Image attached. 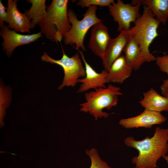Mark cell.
Listing matches in <instances>:
<instances>
[{
  "label": "cell",
  "mask_w": 168,
  "mask_h": 168,
  "mask_svg": "<svg viewBox=\"0 0 168 168\" xmlns=\"http://www.w3.org/2000/svg\"><path fill=\"white\" fill-rule=\"evenodd\" d=\"M31 4L28 10L25 12L31 21V29L34 28L46 15L45 0H29L27 1Z\"/></svg>",
  "instance_id": "18"
},
{
  "label": "cell",
  "mask_w": 168,
  "mask_h": 168,
  "mask_svg": "<svg viewBox=\"0 0 168 168\" xmlns=\"http://www.w3.org/2000/svg\"><path fill=\"white\" fill-rule=\"evenodd\" d=\"M119 87L109 84L106 88H98L86 93V102L79 105L80 111L89 113L96 120L99 118H107L109 114L103 110H110L117 105L118 96L123 95Z\"/></svg>",
  "instance_id": "4"
},
{
  "label": "cell",
  "mask_w": 168,
  "mask_h": 168,
  "mask_svg": "<svg viewBox=\"0 0 168 168\" xmlns=\"http://www.w3.org/2000/svg\"><path fill=\"white\" fill-rule=\"evenodd\" d=\"M68 0H53L46 15L39 23L41 32L48 39L60 42L71 27L68 15Z\"/></svg>",
  "instance_id": "2"
},
{
  "label": "cell",
  "mask_w": 168,
  "mask_h": 168,
  "mask_svg": "<svg viewBox=\"0 0 168 168\" xmlns=\"http://www.w3.org/2000/svg\"><path fill=\"white\" fill-rule=\"evenodd\" d=\"M17 0H8L7 11L8 15V27L16 32L30 33V20L26 13L20 12L17 8Z\"/></svg>",
  "instance_id": "13"
},
{
  "label": "cell",
  "mask_w": 168,
  "mask_h": 168,
  "mask_svg": "<svg viewBox=\"0 0 168 168\" xmlns=\"http://www.w3.org/2000/svg\"><path fill=\"white\" fill-rule=\"evenodd\" d=\"M111 39L107 28L101 21L92 27L88 47L94 54L102 59Z\"/></svg>",
  "instance_id": "11"
},
{
  "label": "cell",
  "mask_w": 168,
  "mask_h": 168,
  "mask_svg": "<svg viewBox=\"0 0 168 168\" xmlns=\"http://www.w3.org/2000/svg\"><path fill=\"white\" fill-rule=\"evenodd\" d=\"M77 50L84 63L86 76L78 79V82L81 84L77 92H83L91 89L95 90L99 88H106L105 84L107 83L106 78L108 72L104 70L100 73L97 72L87 62L83 52Z\"/></svg>",
  "instance_id": "10"
},
{
  "label": "cell",
  "mask_w": 168,
  "mask_h": 168,
  "mask_svg": "<svg viewBox=\"0 0 168 168\" xmlns=\"http://www.w3.org/2000/svg\"><path fill=\"white\" fill-rule=\"evenodd\" d=\"M114 2V0H79L76 4L82 8L91 6L108 7Z\"/></svg>",
  "instance_id": "20"
},
{
  "label": "cell",
  "mask_w": 168,
  "mask_h": 168,
  "mask_svg": "<svg viewBox=\"0 0 168 168\" xmlns=\"http://www.w3.org/2000/svg\"><path fill=\"white\" fill-rule=\"evenodd\" d=\"M160 89L162 96L168 98V79L163 81Z\"/></svg>",
  "instance_id": "23"
},
{
  "label": "cell",
  "mask_w": 168,
  "mask_h": 168,
  "mask_svg": "<svg viewBox=\"0 0 168 168\" xmlns=\"http://www.w3.org/2000/svg\"><path fill=\"white\" fill-rule=\"evenodd\" d=\"M156 64L163 72L168 75V55L165 54L162 56H158L155 60Z\"/></svg>",
  "instance_id": "21"
},
{
  "label": "cell",
  "mask_w": 168,
  "mask_h": 168,
  "mask_svg": "<svg viewBox=\"0 0 168 168\" xmlns=\"http://www.w3.org/2000/svg\"><path fill=\"white\" fill-rule=\"evenodd\" d=\"M143 95L139 103L145 109L159 112L168 111V98L160 95L153 88L143 92Z\"/></svg>",
  "instance_id": "15"
},
{
  "label": "cell",
  "mask_w": 168,
  "mask_h": 168,
  "mask_svg": "<svg viewBox=\"0 0 168 168\" xmlns=\"http://www.w3.org/2000/svg\"><path fill=\"white\" fill-rule=\"evenodd\" d=\"M116 38L111 39L103 57L102 64L104 70L108 72L113 62L121 55L131 35L128 31H121Z\"/></svg>",
  "instance_id": "12"
},
{
  "label": "cell",
  "mask_w": 168,
  "mask_h": 168,
  "mask_svg": "<svg viewBox=\"0 0 168 168\" xmlns=\"http://www.w3.org/2000/svg\"><path fill=\"white\" fill-rule=\"evenodd\" d=\"M97 9V6L88 7L81 20H78L73 10L70 8L68 10V15L71 26L64 37L65 44H75L76 47H74L77 50L81 48L83 51H85L84 40L86 34L91 27L102 21L96 15Z\"/></svg>",
  "instance_id": "5"
},
{
  "label": "cell",
  "mask_w": 168,
  "mask_h": 168,
  "mask_svg": "<svg viewBox=\"0 0 168 168\" xmlns=\"http://www.w3.org/2000/svg\"><path fill=\"white\" fill-rule=\"evenodd\" d=\"M42 34L41 32L31 35L20 34L10 29L7 25H5L0 31L3 40V48L8 57L12 56L17 47L35 41L42 36Z\"/></svg>",
  "instance_id": "8"
},
{
  "label": "cell",
  "mask_w": 168,
  "mask_h": 168,
  "mask_svg": "<svg viewBox=\"0 0 168 168\" xmlns=\"http://www.w3.org/2000/svg\"><path fill=\"white\" fill-rule=\"evenodd\" d=\"M123 51L127 64L135 71L138 70L144 61L139 45L131 35Z\"/></svg>",
  "instance_id": "16"
},
{
  "label": "cell",
  "mask_w": 168,
  "mask_h": 168,
  "mask_svg": "<svg viewBox=\"0 0 168 168\" xmlns=\"http://www.w3.org/2000/svg\"><path fill=\"white\" fill-rule=\"evenodd\" d=\"M7 7H5L0 0V26L2 29L5 25L4 22L8 23V15L7 11H6Z\"/></svg>",
  "instance_id": "22"
},
{
  "label": "cell",
  "mask_w": 168,
  "mask_h": 168,
  "mask_svg": "<svg viewBox=\"0 0 168 168\" xmlns=\"http://www.w3.org/2000/svg\"><path fill=\"white\" fill-rule=\"evenodd\" d=\"M163 157L164 158L165 160L168 163V156L164 155Z\"/></svg>",
  "instance_id": "24"
},
{
  "label": "cell",
  "mask_w": 168,
  "mask_h": 168,
  "mask_svg": "<svg viewBox=\"0 0 168 168\" xmlns=\"http://www.w3.org/2000/svg\"><path fill=\"white\" fill-rule=\"evenodd\" d=\"M168 128L157 127L153 136L137 141L132 136L124 140L127 146L136 149L138 156L132 159L135 168H156L157 161L165 155L168 151Z\"/></svg>",
  "instance_id": "1"
},
{
  "label": "cell",
  "mask_w": 168,
  "mask_h": 168,
  "mask_svg": "<svg viewBox=\"0 0 168 168\" xmlns=\"http://www.w3.org/2000/svg\"><path fill=\"white\" fill-rule=\"evenodd\" d=\"M140 3L148 7L156 19L165 25L168 19V0H132L131 4Z\"/></svg>",
  "instance_id": "17"
},
{
  "label": "cell",
  "mask_w": 168,
  "mask_h": 168,
  "mask_svg": "<svg viewBox=\"0 0 168 168\" xmlns=\"http://www.w3.org/2000/svg\"><path fill=\"white\" fill-rule=\"evenodd\" d=\"M133 69L127 64L124 55H121L113 62L108 72L107 83L122 84L130 76Z\"/></svg>",
  "instance_id": "14"
},
{
  "label": "cell",
  "mask_w": 168,
  "mask_h": 168,
  "mask_svg": "<svg viewBox=\"0 0 168 168\" xmlns=\"http://www.w3.org/2000/svg\"><path fill=\"white\" fill-rule=\"evenodd\" d=\"M166 120L167 118L161 112L145 109L136 116L121 119L119 124L126 128L139 127L151 128L153 125L160 124Z\"/></svg>",
  "instance_id": "9"
},
{
  "label": "cell",
  "mask_w": 168,
  "mask_h": 168,
  "mask_svg": "<svg viewBox=\"0 0 168 168\" xmlns=\"http://www.w3.org/2000/svg\"></svg>",
  "instance_id": "25"
},
{
  "label": "cell",
  "mask_w": 168,
  "mask_h": 168,
  "mask_svg": "<svg viewBox=\"0 0 168 168\" xmlns=\"http://www.w3.org/2000/svg\"><path fill=\"white\" fill-rule=\"evenodd\" d=\"M86 153L90 157L91 162L90 168H111L100 158L97 150L94 148L86 150Z\"/></svg>",
  "instance_id": "19"
},
{
  "label": "cell",
  "mask_w": 168,
  "mask_h": 168,
  "mask_svg": "<svg viewBox=\"0 0 168 168\" xmlns=\"http://www.w3.org/2000/svg\"><path fill=\"white\" fill-rule=\"evenodd\" d=\"M143 8L142 14L129 31L139 45L144 62H150L155 61L156 58L150 53L149 47L159 35L157 29L161 22L148 7L144 5Z\"/></svg>",
  "instance_id": "3"
},
{
  "label": "cell",
  "mask_w": 168,
  "mask_h": 168,
  "mask_svg": "<svg viewBox=\"0 0 168 168\" xmlns=\"http://www.w3.org/2000/svg\"><path fill=\"white\" fill-rule=\"evenodd\" d=\"M62 50L63 56L60 59L52 58L46 52H44L41 57L42 61L58 65L63 68L64 76L62 84L58 88V90H61L65 86L74 87L80 78L86 76L85 68L79 54H75L70 57L65 54L63 48Z\"/></svg>",
  "instance_id": "6"
},
{
  "label": "cell",
  "mask_w": 168,
  "mask_h": 168,
  "mask_svg": "<svg viewBox=\"0 0 168 168\" xmlns=\"http://www.w3.org/2000/svg\"><path fill=\"white\" fill-rule=\"evenodd\" d=\"M141 5L138 3L133 5L131 3H124L122 1L118 0L116 3L114 2L108 7L110 14L118 23V31H128L131 23H136L141 16L139 9Z\"/></svg>",
  "instance_id": "7"
}]
</instances>
